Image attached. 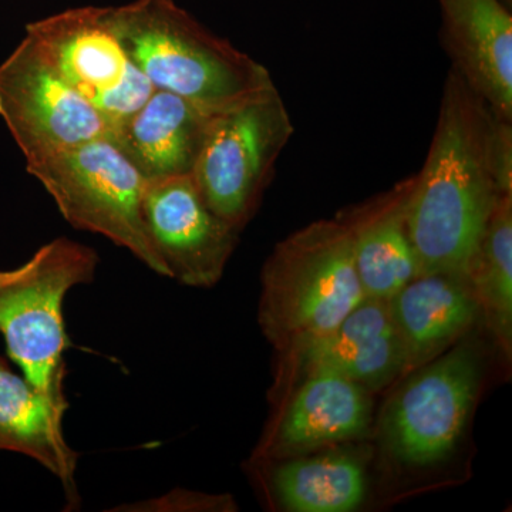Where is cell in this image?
<instances>
[{"label": "cell", "mask_w": 512, "mask_h": 512, "mask_svg": "<svg viewBox=\"0 0 512 512\" xmlns=\"http://www.w3.org/2000/svg\"><path fill=\"white\" fill-rule=\"evenodd\" d=\"M293 134L276 86L211 117L192 180L215 214L242 231L258 211Z\"/></svg>", "instance_id": "obj_6"}, {"label": "cell", "mask_w": 512, "mask_h": 512, "mask_svg": "<svg viewBox=\"0 0 512 512\" xmlns=\"http://www.w3.org/2000/svg\"><path fill=\"white\" fill-rule=\"evenodd\" d=\"M0 117L26 165L110 133L103 117L26 35L0 64Z\"/></svg>", "instance_id": "obj_9"}, {"label": "cell", "mask_w": 512, "mask_h": 512, "mask_svg": "<svg viewBox=\"0 0 512 512\" xmlns=\"http://www.w3.org/2000/svg\"><path fill=\"white\" fill-rule=\"evenodd\" d=\"M215 113L154 89L110 136L148 181L191 175Z\"/></svg>", "instance_id": "obj_16"}, {"label": "cell", "mask_w": 512, "mask_h": 512, "mask_svg": "<svg viewBox=\"0 0 512 512\" xmlns=\"http://www.w3.org/2000/svg\"><path fill=\"white\" fill-rule=\"evenodd\" d=\"M483 362L476 345L453 348L407 375L384 409V447L400 464L429 467L460 441L476 404Z\"/></svg>", "instance_id": "obj_7"}, {"label": "cell", "mask_w": 512, "mask_h": 512, "mask_svg": "<svg viewBox=\"0 0 512 512\" xmlns=\"http://www.w3.org/2000/svg\"><path fill=\"white\" fill-rule=\"evenodd\" d=\"M511 123L450 67L429 154L407 204L420 275L468 276L495 205L512 195Z\"/></svg>", "instance_id": "obj_1"}, {"label": "cell", "mask_w": 512, "mask_h": 512, "mask_svg": "<svg viewBox=\"0 0 512 512\" xmlns=\"http://www.w3.org/2000/svg\"><path fill=\"white\" fill-rule=\"evenodd\" d=\"M143 211L170 279L198 289L221 281L241 231L208 207L191 175L148 181Z\"/></svg>", "instance_id": "obj_10"}, {"label": "cell", "mask_w": 512, "mask_h": 512, "mask_svg": "<svg viewBox=\"0 0 512 512\" xmlns=\"http://www.w3.org/2000/svg\"><path fill=\"white\" fill-rule=\"evenodd\" d=\"M451 67L500 119L512 121V16L500 0H439Z\"/></svg>", "instance_id": "obj_13"}, {"label": "cell", "mask_w": 512, "mask_h": 512, "mask_svg": "<svg viewBox=\"0 0 512 512\" xmlns=\"http://www.w3.org/2000/svg\"><path fill=\"white\" fill-rule=\"evenodd\" d=\"M279 355L276 396L318 373L346 377L370 392L403 377L402 345L384 299H363L338 325Z\"/></svg>", "instance_id": "obj_11"}, {"label": "cell", "mask_w": 512, "mask_h": 512, "mask_svg": "<svg viewBox=\"0 0 512 512\" xmlns=\"http://www.w3.org/2000/svg\"><path fill=\"white\" fill-rule=\"evenodd\" d=\"M413 184L414 174L338 214L352 234L356 271L366 298L389 301L420 275L407 227Z\"/></svg>", "instance_id": "obj_15"}, {"label": "cell", "mask_w": 512, "mask_h": 512, "mask_svg": "<svg viewBox=\"0 0 512 512\" xmlns=\"http://www.w3.org/2000/svg\"><path fill=\"white\" fill-rule=\"evenodd\" d=\"M258 323L279 353L338 325L366 298L342 218L312 222L276 245L261 275Z\"/></svg>", "instance_id": "obj_3"}, {"label": "cell", "mask_w": 512, "mask_h": 512, "mask_svg": "<svg viewBox=\"0 0 512 512\" xmlns=\"http://www.w3.org/2000/svg\"><path fill=\"white\" fill-rule=\"evenodd\" d=\"M269 483L279 504L293 512H350L366 497L362 463L336 451L281 460Z\"/></svg>", "instance_id": "obj_18"}, {"label": "cell", "mask_w": 512, "mask_h": 512, "mask_svg": "<svg viewBox=\"0 0 512 512\" xmlns=\"http://www.w3.org/2000/svg\"><path fill=\"white\" fill-rule=\"evenodd\" d=\"M99 254L73 239L47 242L25 264L0 269V333L23 377L66 412L69 348L64 301L76 286L92 284Z\"/></svg>", "instance_id": "obj_4"}, {"label": "cell", "mask_w": 512, "mask_h": 512, "mask_svg": "<svg viewBox=\"0 0 512 512\" xmlns=\"http://www.w3.org/2000/svg\"><path fill=\"white\" fill-rule=\"evenodd\" d=\"M500 2L503 3V5L507 6V8L511 10L512 0H500Z\"/></svg>", "instance_id": "obj_21"}, {"label": "cell", "mask_w": 512, "mask_h": 512, "mask_svg": "<svg viewBox=\"0 0 512 512\" xmlns=\"http://www.w3.org/2000/svg\"><path fill=\"white\" fill-rule=\"evenodd\" d=\"M64 410L0 357V451L32 458L63 485L69 507L80 504L76 473L80 454L64 436Z\"/></svg>", "instance_id": "obj_17"}, {"label": "cell", "mask_w": 512, "mask_h": 512, "mask_svg": "<svg viewBox=\"0 0 512 512\" xmlns=\"http://www.w3.org/2000/svg\"><path fill=\"white\" fill-rule=\"evenodd\" d=\"M402 345L403 377L460 342L481 316L468 276L419 275L389 299Z\"/></svg>", "instance_id": "obj_14"}, {"label": "cell", "mask_w": 512, "mask_h": 512, "mask_svg": "<svg viewBox=\"0 0 512 512\" xmlns=\"http://www.w3.org/2000/svg\"><path fill=\"white\" fill-rule=\"evenodd\" d=\"M237 503L231 495L197 493L175 488L170 493L146 498L136 503L119 505L109 511L116 512H214L235 511Z\"/></svg>", "instance_id": "obj_20"}, {"label": "cell", "mask_w": 512, "mask_h": 512, "mask_svg": "<svg viewBox=\"0 0 512 512\" xmlns=\"http://www.w3.org/2000/svg\"><path fill=\"white\" fill-rule=\"evenodd\" d=\"M64 80L96 109L110 131L136 113L154 87L121 42L110 8L82 6L25 28Z\"/></svg>", "instance_id": "obj_8"}, {"label": "cell", "mask_w": 512, "mask_h": 512, "mask_svg": "<svg viewBox=\"0 0 512 512\" xmlns=\"http://www.w3.org/2000/svg\"><path fill=\"white\" fill-rule=\"evenodd\" d=\"M481 316L507 359L512 353V195L495 205L468 268Z\"/></svg>", "instance_id": "obj_19"}, {"label": "cell", "mask_w": 512, "mask_h": 512, "mask_svg": "<svg viewBox=\"0 0 512 512\" xmlns=\"http://www.w3.org/2000/svg\"><path fill=\"white\" fill-rule=\"evenodd\" d=\"M372 420L370 390L346 377L318 373L291 389L255 450L258 463L318 453L363 436Z\"/></svg>", "instance_id": "obj_12"}, {"label": "cell", "mask_w": 512, "mask_h": 512, "mask_svg": "<svg viewBox=\"0 0 512 512\" xmlns=\"http://www.w3.org/2000/svg\"><path fill=\"white\" fill-rule=\"evenodd\" d=\"M72 227L109 239L170 279L144 220L148 180L110 133L26 165Z\"/></svg>", "instance_id": "obj_5"}, {"label": "cell", "mask_w": 512, "mask_h": 512, "mask_svg": "<svg viewBox=\"0 0 512 512\" xmlns=\"http://www.w3.org/2000/svg\"><path fill=\"white\" fill-rule=\"evenodd\" d=\"M110 18L154 89L177 94L210 113L275 87L266 67L205 28L174 0L110 6Z\"/></svg>", "instance_id": "obj_2"}]
</instances>
